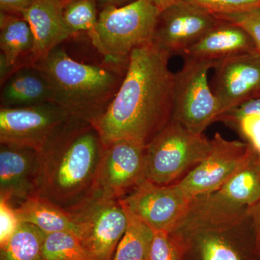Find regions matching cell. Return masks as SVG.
<instances>
[{"label":"cell","instance_id":"obj_1","mask_svg":"<svg viewBox=\"0 0 260 260\" xmlns=\"http://www.w3.org/2000/svg\"><path fill=\"white\" fill-rule=\"evenodd\" d=\"M170 58L152 42L133 50L117 93L92 124L104 145L129 140L147 146L170 122L174 106Z\"/></svg>","mask_w":260,"mask_h":260},{"label":"cell","instance_id":"obj_2","mask_svg":"<svg viewBox=\"0 0 260 260\" xmlns=\"http://www.w3.org/2000/svg\"><path fill=\"white\" fill-rule=\"evenodd\" d=\"M105 145L88 121L71 116L39 152L38 194L70 211L93 194Z\"/></svg>","mask_w":260,"mask_h":260},{"label":"cell","instance_id":"obj_3","mask_svg":"<svg viewBox=\"0 0 260 260\" xmlns=\"http://www.w3.org/2000/svg\"><path fill=\"white\" fill-rule=\"evenodd\" d=\"M34 64L50 84L54 102L73 117L91 124L112 102L128 67L80 62L68 55L61 45Z\"/></svg>","mask_w":260,"mask_h":260},{"label":"cell","instance_id":"obj_4","mask_svg":"<svg viewBox=\"0 0 260 260\" xmlns=\"http://www.w3.org/2000/svg\"><path fill=\"white\" fill-rule=\"evenodd\" d=\"M260 200L258 153L216 190L191 200L172 233L186 237L200 232H226L249 221V208Z\"/></svg>","mask_w":260,"mask_h":260},{"label":"cell","instance_id":"obj_5","mask_svg":"<svg viewBox=\"0 0 260 260\" xmlns=\"http://www.w3.org/2000/svg\"><path fill=\"white\" fill-rule=\"evenodd\" d=\"M160 10L146 0L101 10L95 31L89 38L105 62L127 67L137 48L152 42Z\"/></svg>","mask_w":260,"mask_h":260},{"label":"cell","instance_id":"obj_6","mask_svg":"<svg viewBox=\"0 0 260 260\" xmlns=\"http://www.w3.org/2000/svg\"><path fill=\"white\" fill-rule=\"evenodd\" d=\"M211 140L174 119L146 147L145 180L158 185L175 184L210 153Z\"/></svg>","mask_w":260,"mask_h":260},{"label":"cell","instance_id":"obj_7","mask_svg":"<svg viewBox=\"0 0 260 260\" xmlns=\"http://www.w3.org/2000/svg\"><path fill=\"white\" fill-rule=\"evenodd\" d=\"M68 212L88 260H112L127 225L120 200L93 194Z\"/></svg>","mask_w":260,"mask_h":260},{"label":"cell","instance_id":"obj_8","mask_svg":"<svg viewBox=\"0 0 260 260\" xmlns=\"http://www.w3.org/2000/svg\"><path fill=\"white\" fill-rule=\"evenodd\" d=\"M217 63L184 56L182 68L174 74L172 119L193 133H203L221 114L208 78Z\"/></svg>","mask_w":260,"mask_h":260},{"label":"cell","instance_id":"obj_9","mask_svg":"<svg viewBox=\"0 0 260 260\" xmlns=\"http://www.w3.org/2000/svg\"><path fill=\"white\" fill-rule=\"evenodd\" d=\"M70 117L54 102L25 107H1L0 144L39 152Z\"/></svg>","mask_w":260,"mask_h":260},{"label":"cell","instance_id":"obj_10","mask_svg":"<svg viewBox=\"0 0 260 260\" xmlns=\"http://www.w3.org/2000/svg\"><path fill=\"white\" fill-rule=\"evenodd\" d=\"M211 143L206 158L177 182L189 199L219 189L256 153L246 142L226 140L219 133Z\"/></svg>","mask_w":260,"mask_h":260},{"label":"cell","instance_id":"obj_11","mask_svg":"<svg viewBox=\"0 0 260 260\" xmlns=\"http://www.w3.org/2000/svg\"><path fill=\"white\" fill-rule=\"evenodd\" d=\"M146 147L119 140L105 145L93 194L121 200L145 180Z\"/></svg>","mask_w":260,"mask_h":260},{"label":"cell","instance_id":"obj_12","mask_svg":"<svg viewBox=\"0 0 260 260\" xmlns=\"http://www.w3.org/2000/svg\"><path fill=\"white\" fill-rule=\"evenodd\" d=\"M119 200L126 210L154 232H172L191 201L177 183L158 185L148 180Z\"/></svg>","mask_w":260,"mask_h":260},{"label":"cell","instance_id":"obj_13","mask_svg":"<svg viewBox=\"0 0 260 260\" xmlns=\"http://www.w3.org/2000/svg\"><path fill=\"white\" fill-rule=\"evenodd\" d=\"M218 20L198 5L179 0L159 13L152 43L171 56L183 55Z\"/></svg>","mask_w":260,"mask_h":260},{"label":"cell","instance_id":"obj_14","mask_svg":"<svg viewBox=\"0 0 260 260\" xmlns=\"http://www.w3.org/2000/svg\"><path fill=\"white\" fill-rule=\"evenodd\" d=\"M214 69L213 92L220 114L260 95V53L256 49L219 61Z\"/></svg>","mask_w":260,"mask_h":260},{"label":"cell","instance_id":"obj_15","mask_svg":"<svg viewBox=\"0 0 260 260\" xmlns=\"http://www.w3.org/2000/svg\"><path fill=\"white\" fill-rule=\"evenodd\" d=\"M40 160L34 149L0 144V198L21 203L38 194Z\"/></svg>","mask_w":260,"mask_h":260},{"label":"cell","instance_id":"obj_16","mask_svg":"<svg viewBox=\"0 0 260 260\" xmlns=\"http://www.w3.org/2000/svg\"><path fill=\"white\" fill-rule=\"evenodd\" d=\"M23 16L34 34V47L25 64H34L52 49L75 37L63 18V6L59 0H37Z\"/></svg>","mask_w":260,"mask_h":260},{"label":"cell","instance_id":"obj_17","mask_svg":"<svg viewBox=\"0 0 260 260\" xmlns=\"http://www.w3.org/2000/svg\"><path fill=\"white\" fill-rule=\"evenodd\" d=\"M236 230L200 232L180 237L187 245L188 257L194 260H256L251 225L246 232L239 229L237 235Z\"/></svg>","mask_w":260,"mask_h":260},{"label":"cell","instance_id":"obj_18","mask_svg":"<svg viewBox=\"0 0 260 260\" xmlns=\"http://www.w3.org/2000/svg\"><path fill=\"white\" fill-rule=\"evenodd\" d=\"M254 50H256L254 42L244 28L232 22L218 19L183 56L218 62L230 56Z\"/></svg>","mask_w":260,"mask_h":260},{"label":"cell","instance_id":"obj_19","mask_svg":"<svg viewBox=\"0 0 260 260\" xmlns=\"http://www.w3.org/2000/svg\"><path fill=\"white\" fill-rule=\"evenodd\" d=\"M1 85V107H25L54 102L50 84L35 64L18 67Z\"/></svg>","mask_w":260,"mask_h":260},{"label":"cell","instance_id":"obj_20","mask_svg":"<svg viewBox=\"0 0 260 260\" xmlns=\"http://www.w3.org/2000/svg\"><path fill=\"white\" fill-rule=\"evenodd\" d=\"M15 209L21 223L35 225L45 234L58 232H70L75 234L76 233L70 212L39 195L24 200Z\"/></svg>","mask_w":260,"mask_h":260},{"label":"cell","instance_id":"obj_21","mask_svg":"<svg viewBox=\"0 0 260 260\" xmlns=\"http://www.w3.org/2000/svg\"><path fill=\"white\" fill-rule=\"evenodd\" d=\"M34 43L31 28L23 16L0 12V49L10 67L18 69L20 58L28 59Z\"/></svg>","mask_w":260,"mask_h":260},{"label":"cell","instance_id":"obj_22","mask_svg":"<svg viewBox=\"0 0 260 260\" xmlns=\"http://www.w3.org/2000/svg\"><path fill=\"white\" fill-rule=\"evenodd\" d=\"M124 208L127 225L112 260H147L155 232L143 220Z\"/></svg>","mask_w":260,"mask_h":260},{"label":"cell","instance_id":"obj_23","mask_svg":"<svg viewBox=\"0 0 260 260\" xmlns=\"http://www.w3.org/2000/svg\"><path fill=\"white\" fill-rule=\"evenodd\" d=\"M45 234L35 225L20 223L9 240L0 246V260H44L42 244Z\"/></svg>","mask_w":260,"mask_h":260},{"label":"cell","instance_id":"obj_24","mask_svg":"<svg viewBox=\"0 0 260 260\" xmlns=\"http://www.w3.org/2000/svg\"><path fill=\"white\" fill-rule=\"evenodd\" d=\"M42 254L44 260H88L79 239L70 232L46 234Z\"/></svg>","mask_w":260,"mask_h":260},{"label":"cell","instance_id":"obj_25","mask_svg":"<svg viewBox=\"0 0 260 260\" xmlns=\"http://www.w3.org/2000/svg\"><path fill=\"white\" fill-rule=\"evenodd\" d=\"M100 10L96 0H73L63 7V18L67 27L74 36L93 34Z\"/></svg>","mask_w":260,"mask_h":260},{"label":"cell","instance_id":"obj_26","mask_svg":"<svg viewBox=\"0 0 260 260\" xmlns=\"http://www.w3.org/2000/svg\"><path fill=\"white\" fill-rule=\"evenodd\" d=\"M147 260H188L187 245L174 233L155 232Z\"/></svg>","mask_w":260,"mask_h":260},{"label":"cell","instance_id":"obj_27","mask_svg":"<svg viewBox=\"0 0 260 260\" xmlns=\"http://www.w3.org/2000/svg\"><path fill=\"white\" fill-rule=\"evenodd\" d=\"M215 17L242 14L260 8V0H187Z\"/></svg>","mask_w":260,"mask_h":260},{"label":"cell","instance_id":"obj_28","mask_svg":"<svg viewBox=\"0 0 260 260\" xmlns=\"http://www.w3.org/2000/svg\"><path fill=\"white\" fill-rule=\"evenodd\" d=\"M225 125L237 132L260 155V117L250 115L229 121Z\"/></svg>","mask_w":260,"mask_h":260},{"label":"cell","instance_id":"obj_29","mask_svg":"<svg viewBox=\"0 0 260 260\" xmlns=\"http://www.w3.org/2000/svg\"><path fill=\"white\" fill-rule=\"evenodd\" d=\"M21 222L10 200L0 198V246L15 234Z\"/></svg>","mask_w":260,"mask_h":260},{"label":"cell","instance_id":"obj_30","mask_svg":"<svg viewBox=\"0 0 260 260\" xmlns=\"http://www.w3.org/2000/svg\"><path fill=\"white\" fill-rule=\"evenodd\" d=\"M237 24L250 36L256 49L260 53V8L242 14L215 17Z\"/></svg>","mask_w":260,"mask_h":260},{"label":"cell","instance_id":"obj_31","mask_svg":"<svg viewBox=\"0 0 260 260\" xmlns=\"http://www.w3.org/2000/svg\"><path fill=\"white\" fill-rule=\"evenodd\" d=\"M254 115L260 117V95L248 99L245 102L232 108L230 110L223 113L218 116L216 121H221L224 124L246 116Z\"/></svg>","mask_w":260,"mask_h":260},{"label":"cell","instance_id":"obj_32","mask_svg":"<svg viewBox=\"0 0 260 260\" xmlns=\"http://www.w3.org/2000/svg\"><path fill=\"white\" fill-rule=\"evenodd\" d=\"M37 0H0V10L8 14L22 15Z\"/></svg>","mask_w":260,"mask_h":260},{"label":"cell","instance_id":"obj_33","mask_svg":"<svg viewBox=\"0 0 260 260\" xmlns=\"http://www.w3.org/2000/svg\"><path fill=\"white\" fill-rule=\"evenodd\" d=\"M249 217L254 234L256 260H260V200L249 208Z\"/></svg>","mask_w":260,"mask_h":260},{"label":"cell","instance_id":"obj_34","mask_svg":"<svg viewBox=\"0 0 260 260\" xmlns=\"http://www.w3.org/2000/svg\"><path fill=\"white\" fill-rule=\"evenodd\" d=\"M99 10L107 8H121L135 3L138 0H96Z\"/></svg>","mask_w":260,"mask_h":260},{"label":"cell","instance_id":"obj_35","mask_svg":"<svg viewBox=\"0 0 260 260\" xmlns=\"http://www.w3.org/2000/svg\"><path fill=\"white\" fill-rule=\"evenodd\" d=\"M146 1L156 7L160 12L166 9L168 7L177 3L179 0H146Z\"/></svg>","mask_w":260,"mask_h":260},{"label":"cell","instance_id":"obj_36","mask_svg":"<svg viewBox=\"0 0 260 260\" xmlns=\"http://www.w3.org/2000/svg\"><path fill=\"white\" fill-rule=\"evenodd\" d=\"M61 4L64 7L65 5L68 4L70 2L73 1V0H59Z\"/></svg>","mask_w":260,"mask_h":260},{"label":"cell","instance_id":"obj_37","mask_svg":"<svg viewBox=\"0 0 260 260\" xmlns=\"http://www.w3.org/2000/svg\"><path fill=\"white\" fill-rule=\"evenodd\" d=\"M258 159H259V162L260 164V155H259V154H258Z\"/></svg>","mask_w":260,"mask_h":260}]
</instances>
